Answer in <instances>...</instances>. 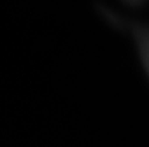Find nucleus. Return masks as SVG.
Returning <instances> with one entry per match:
<instances>
[{
    "label": "nucleus",
    "mask_w": 149,
    "mask_h": 147,
    "mask_svg": "<svg viewBox=\"0 0 149 147\" xmlns=\"http://www.w3.org/2000/svg\"><path fill=\"white\" fill-rule=\"evenodd\" d=\"M132 32L136 38V43L139 49V56L141 61L145 66V71L149 75V26L143 25H133Z\"/></svg>",
    "instance_id": "1"
},
{
    "label": "nucleus",
    "mask_w": 149,
    "mask_h": 147,
    "mask_svg": "<svg viewBox=\"0 0 149 147\" xmlns=\"http://www.w3.org/2000/svg\"><path fill=\"white\" fill-rule=\"evenodd\" d=\"M126 3H129V4H132V6H139V4H142L145 0H125Z\"/></svg>",
    "instance_id": "2"
}]
</instances>
